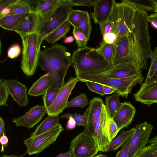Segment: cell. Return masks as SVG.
Listing matches in <instances>:
<instances>
[{
    "instance_id": "1",
    "label": "cell",
    "mask_w": 157,
    "mask_h": 157,
    "mask_svg": "<svg viewBox=\"0 0 157 157\" xmlns=\"http://www.w3.org/2000/svg\"><path fill=\"white\" fill-rule=\"evenodd\" d=\"M147 12L136 10L132 30L129 33L132 62L141 71L147 69L152 54Z\"/></svg>"
},
{
    "instance_id": "2",
    "label": "cell",
    "mask_w": 157,
    "mask_h": 157,
    "mask_svg": "<svg viewBox=\"0 0 157 157\" xmlns=\"http://www.w3.org/2000/svg\"><path fill=\"white\" fill-rule=\"evenodd\" d=\"M71 54L67 47L57 43L41 51L38 65L53 78L52 87L60 88L64 84V78L72 64Z\"/></svg>"
},
{
    "instance_id": "3",
    "label": "cell",
    "mask_w": 157,
    "mask_h": 157,
    "mask_svg": "<svg viewBox=\"0 0 157 157\" xmlns=\"http://www.w3.org/2000/svg\"><path fill=\"white\" fill-rule=\"evenodd\" d=\"M71 60L76 76L100 75L114 67L97 49L87 46L74 51Z\"/></svg>"
},
{
    "instance_id": "4",
    "label": "cell",
    "mask_w": 157,
    "mask_h": 157,
    "mask_svg": "<svg viewBox=\"0 0 157 157\" xmlns=\"http://www.w3.org/2000/svg\"><path fill=\"white\" fill-rule=\"evenodd\" d=\"M70 0H61L53 10L42 14H37L36 33L45 38L67 20L72 10Z\"/></svg>"
},
{
    "instance_id": "5",
    "label": "cell",
    "mask_w": 157,
    "mask_h": 157,
    "mask_svg": "<svg viewBox=\"0 0 157 157\" xmlns=\"http://www.w3.org/2000/svg\"><path fill=\"white\" fill-rule=\"evenodd\" d=\"M20 36L23 46L21 68L27 76H30L38 65L40 47L44 38L36 33Z\"/></svg>"
},
{
    "instance_id": "6",
    "label": "cell",
    "mask_w": 157,
    "mask_h": 157,
    "mask_svg": "<svg viewBox=\"0 0 157 157\" xmlns=\"http://www.w3.org/2000/svg\"><path fill=\"white\" fill-rule=\"evenodd\" d=\"M76 76L81 82L91 81L116 89L117 94L126 98L133 87L137 84L142 83L144 78L142 75L121 78H110L98 75H78Z\"/></svg>"
},
{
    "instance_id": "7",
    "label": "cell",
    "mask_w": 157,
    "mask_h": 157,
    "mask_svg": "<svg viewBox=\"0 0 157 157\" xmlns=\"http://www.w3.org/2000/svg\"><path fill=\"white\" fill-rule=\"evenodd\" d=\"M136 11L133 7L126 3L115 2L109 18L113 25V33L119 36L131 32Z\"/></svg>"
},
{
    "instance_id": "8",
    "label": "cell",
    "mask_w": 157,
    "mask_h": 157,
    "mask_svg": "<svg viewBox=\"0 0 157 157\" xmlns=\"http://www.w3.org/2000/svg\"><path fill=\"white\" fill-rule=\"evenodd\" d=\"M64 130L59 123L46 132L27 138L24 143L27 147V153L32 155L42 152L54 143Z\"/></svg>"
},
{
    "instance_id": "9",
    "label": "cell",
    "mask_w": 157,
    "mask_h": 157,
    "mask_svg": "<svg viewBox=\"0 0 157 157\" xmlns=\"http://www.w3.org/2000/svg\"><path fill=\"white\" fill-rule=\"evenodd\" d=\"M69 148L73 157H93L99 151L94 139L83 131L72 140Z\"/></svg>"
},
{
    "instance_id": "10",
    "label": "cell",
    "mask_w": 157,
    "mask_h": 157,
    "mask_svg": "<svg viewBox=\"0 0 157 157\" xmlns=\"http://www.w3.org/2000/svg\"><path fill=\"white\" fill-rule=\"evenodd\" d=\"M110 118L104 105L101 114L96 122L94 138L99 151L103 152H108L109 147L112 140L109 130Z\"/></svg>"
},
{
    "instance_id": "11",
    "label": "cell",
    "mask_w": 157,
    "mask_h": 157,
    "mask_svg": "<svg viewBox=\"0 0 157 157\" xmlns=\"http://www.w3.org/2000/svg\"><path fill=\"white\" fill-rule=\"evenodd\" d=\"M134 128L135 132L132 137L128 157H135L146 146L154 127L152 125L145 121Z\"/></svg>"
},
{
    "instance_id": "12",
    "label": "cell",
    "mask_w": 157,
    "mask_h": 157,
    "mask_svg": "<svg viewBox=\"0 0 157 157\" xmlns=\"http://www.w3.org/2000/svg\"><path fill=\"white\" fill-rule=\"evenodd\" d=\"M79 81L77 77H71L64 83L53 102L47 110V113L48 116H58L66 108L69 96L76 84Z\"/></svg>"
},
{
    "instance_id": "13",
    "label": "cell",
    "mask_w": 157,
    "mask_h": 157,
    "mask_svg": "<svg viewBox=\"0 0 157 157\" xmlns=\"http://www.w3.org/2000/svg\"><path fill=\"white\" fill-rule=\"evenodd\" d=\"M126 62H131V51L129 33L118 36L114 43L113 65V66Z\"/></svg>"
},
{
    "instance_id": "14",
    "label": "cell",
    "mask_w": 157,
    "mask_h": 157,
    "mask_svg": "<svg viewBox=\"0 0 157 157\" xmlns=\"http://www.w3.org/2000/svg\"><path fill=\"white\" fill-rule=\"evenodd\" d=\"M104 105L101 98L94 97L90 101L89 106L86 109L87 122L83 132L93 138L96 122L101 114Z\"/></svg>"
},
{
    "instance_id": "15",
    "label": "cell",
    "mask_w": 157,
    "mask_h": 157,
    "mask_svg": "<svg viewBox=\"0 0 157 157\" xmlns=\"http://www.w3.org/2000/svg\"><path fill=\"white\" fill-rule=\"evenodd\" d=\"M47 113L44 106L37 105L30 109L23 116L12 119L16 126H22L31 129L36 125Z\"/></svg>"
},
{
    "instance_id": "16",
    "label": "cell",
    "mask_w": 157,
    "mask_h": 157,
    "mask_svg": "<svg viewBox=\"0 0 157 157\" xmlns=\"http://www.w3.org/2000/svg\"><path fill=\"white\" fill-rule=\"evenodd\" d=\"M135 100L150 105L157 103V78L142 84L139 90L133 96Z\"/></svg>"
},
{
    "instance_id": "17",
    "label": "cell",
    "mask_w": 157,
    "mask_h": 157,
    "mask_svg": "<svg viewBox=\"0 0 157 157\" xmlns=\"http://www.w3.org/2000/svg\"><path fill=\"white\" fill-rule=\"evenodd\" d=\"M141 70L131 62H126L114 66L110 70L100 75L105 77L121 78L142 75Z\"/></svg>"
},
{
    "instance_id": "18",
    "label": "cell",
    "mask_w": 157,
    "mask_h": 157,
    "mask_svg": "<svg viewBox=\"0 0 157 157\" xmlns=\"http://www.w3.org/2000/svg\"><path fill=\"white\" fill-rule=\"evenodd\" d=\"M115 2L114 0H98L94 6L93 12L90 13L95 24L100 25L108 21Z\"/></svg>"
},
{
    "instance_id": "19",
    "label": "cell",
    "mask_w": 157,
    "mask_h": 157,
    "mask_svg": "<svg viewBox=\"0 0 157 157\" xmlns=\"http://www.w3.org/2000/svg\"><path fill=\"white\" fill-rule=\"evenodd\" d=\"M9 94L14 100L21 107H26L28 103L27 96V88L25 84L17 80L4 79Z\"/></svg>"
},
{
    "instance_id": "20",
    "label": "cell",
    "mask_w": 157,
    "mask_h": 157,
    "mask_svg": "<svg viewBox=\"0 0 157 157\" xmlns=\"http://www.w3.org/2000/svg\"><path fill=\"white\" fill-rule=\"evenodd\" d=\"M136 111L135 108L130 102L125 101L122 103L121 107L112 118L120 130L131 124Z\"/></svg>"
},
{
    "instance_id": "21",
    "label": "cell",
    "mask_w": 157,
    "mask_h": 157,
    "mask_svg": "<svg viewBox=\"0 0 157 157\" xmlns=\"http://www.w3.org/2000/svg\"><path fill=\"white\" fill-rule=\"evenodd\" d=\"M53 78L47 72L40 78L32 85L28 91V94L35 97L44 95L52 86Z\"/></svg>"
},
{
    "instance_id": "22",
    "label": "cell",
    "mask_w": 157,
    "mask_h": 157,
    "mask_svg": "<svg viewBox=\"0 0 157 157\" xmlns=\"http://www.w3.org/2000/svg\"><path fill=\"white\" fill-rule=\"evenodd\" d=\"M37 22V14L34 12L31 13L12 31L17 33L20 36L36 33Z\"/></svg>"
},
{
    "instance_id": "23",
    "label": "cell",
    "mask_w": 157,
    "mask_h": 157,
    "mask_svg": "<svg viewBox=\"0 0 157 157\" xmlns=\"http://www.w3.org/2000/svg\"><path fill=\"white\" fill-rule=\"evenodd\" d=\"M30 13L8 15L0 17V26L5 29L12 31Z\"/></svg>"
},
{
    "instance_id": "24",
    "label": "cell",
    "mask_w": 157,
    "mask_h": 157,
    "mask_svg": "<svg viewBox=\"0 0 157 157\" xmlns=\"http://www.w3.org/2000/svg\"><path fill=\"white\" fill-rule=\"evenodd\" d=\"M133 7L136 10L143 11H155L157 0H122Z\"/></svg>"
},
{
    "instance_id": "25",
    "label": "cell",
    "mask_w": 157,
    "mask_h": 157,
    "mask_svg": "<svg viewBox=\"0 0 157 157\" xmlns=\"http://www.w3.org/2000/svg\"><path fill=\"white\" fill-rule=\"evenodd\" d=\"M70 29V23L66 21L45 38L48 43L53 44L62 38H65Z\"/></svg>"
},
{
    "instance_id": "26",
    "label": "cell",
    "mask_w": 157,
    "mask_h": 157,
    "mask_svg": "<svg viewBox=\"0 0 157 157\" xmlns=\"http://www.w3.org/2000/svg\"><path fill=\"white\" fill-rule=\"evenodd\" d=\"M7 8L10 9L9 15L30 13L34 12L27 0H13Z\"/></svg>"
},
{
    "instance_id": "27",
    "label": "cell",
    "mask_w": 157,
    "mask_h": 157,
    "mask_svg": "<svg viewBox=\"0 0 157 157\" xmlns=\"http://www.w3.org/2000/svg\"><path fill=\"white\" fill-rule=\"evenodd\" d=\"M58 116H49L36 127L35 131L31 133L30 137L44 133L59 124Z\"/></svg>"
},
{
    "instance_id": "28",
    "label": "cell",
    "mask_w": 157,
    "mask_h": 157,
    "mask_svg": "<svg viewBox=\"0 0 157 157\" xmlns=\"http://www.w3.org/2000/svg\"><path fill=\"white\" fill-rule=\"evenodd\" d=\"M134 128L125 131L123 129L120 135L112 140L108 149V151H113L123 146L125 143L134 134Z\"/></svg>"
},
{
    "instance_id": "29",
    "label": "cell",
    "mask_w": 157,
    "mask_h": 157,
    "mask_svg": "<svg viewBox=\"0 0 157 157\" xmlns=\"http://www.w3.org/2000/svg\"><path fill=\"white\" fill-rule=\"evenodd\" d=\"M119 96L117 94L106 97L105 105L111 118L113 117L122 105V103L120 101Z\"/></svg>"
},
{
    "instance_id": "30",
    "label": "cell",
    "mask_w": 157,
    "mask_h": 157,
    "mask_svg": "<svg viewBox=\"0 0 157 157\" xmlns=\"http://www.w3.org/2000/svg\"><path fill=\"white\" fill-rule=\"evenodd\" d=\"M61 0H44L38 1L34 11L37 14H42L55 9Z\"/></svg>"
},
{
    "instance_id": "31",
    "label": "cell",
    "mask_w": 157,
    "mask_h": 157,
    "mask_svg": "<svg viewBox=\"0 0 157 157\" xmlns=\"http://www.w3.org/2000/svg\"><path fill=\"white\" fill-rule=\"evenodd\" d=\"M73 27L81 31L88 40L92 30V26L90 16L87 11H85L83 16L79 23Z\"/></svg>"
},
{
    "instance_id": "32",
    "label": "cell",
    "mask_w": 157,
    "mask_h": 157,
    "mask_svg": "<svg viewBox=\"0 0 157 157\" xmlns=\"http://www.w3.org/2000/svg\"><path fill=\"white\" fill-rule=\"evenodd\" d=\"M114 48V44H108L102 40L100 43L99 47L96 49L102 55L108 62L112 64Z\"/></svg>"
},
{
    "instance_id": "33",
    "label": "cell",
    "mask_w": 157,
    "mask_h": 157,
    "mask_svg": "<svg viewBox=\"0 0 157 157\" xmlns=\"http://www.w3.org/2000/svg\"><path fill=\"white\" fill-rule=\"evenodd\" d=\"M150 66L144 82L157 78V47L152 52Z\"/></svg>"
},
{
    "instance_id": "34",
    "label": "cell",
    "mask_w": 157,
    "mask_h": 157,
    "mask_svg": "<svg viewBox=\"0 0 157 157\" xmlns=\"http://www.w3.org/2000/svg\"><path fill=\"white\" fill-rule=\"evenodd\" d=\"M88 104L89 101L86 94L81 93L68 101L66 108L73 107L83 108Z\"/></svg>"
},
{
    "instance_id": "35",
    "label": "cell",
    "mask_w": 157,
    "mask_h": 157,
    "mask_svg": "<svg viewBox=\"0 0 157 157\" xmlns=\"http://www.w3.org/2000/svg\"><path fill=\"white\" fill-rule=\"evenodd\" d=\"M60 88L51 87L49 89L44 95L42 97L43 106L47 110L49 108L53 102L59 91Z\"/></svg>"
},
{
    "instance_id": "36",
    "label": "cell",
    "mask_w": 157,
    "mask_h": 157,
    "mask_svg": "<svg viewBox=\"0 0 157 157\" xmlns=\"http://www.w3.org/2000/svg\"><path fill=\"white\" fill-rule=\"evenodd\" d=\"M62 118H69L72 117L75 121L76 125L78 126H85L87 122V113L86 110L85 111L82 115L80 114H77L76 113L75 114H71L67 113L60 116Z\"/></svg>"
},
{
    "instance_id": "37",
    "label": "cell",
    "mask_w": 157,
    "mask_h": 157,
    "mask_svg": "<svg viewBox=\"0 0 157 157\" xmlns=\"http://www.w3.org/2000/svg\"><path fill=\"white\" fill-rule=\"evenodd\" d=\"M84 13V11L79 10H72L69 13L67 21L74 27L80 21Z\"/></svg>"
},
{
    "instance_id": "38",
    "label": "cell",
    "mask_w": 157,
    "mask_h": 157,
    "mask_svg": "<svg viewBox=\"0 0 157 157\" xmlns=\"http://www.w3.org/2000/svg\"><path fill=\"white\" fill-rule=\"evenodd\" d=\"M73 34L78 48L86 46L88 40L84 34L78 29L73 27Z\"/></svg>"
},
{
    "instance_id": "39",
    "label": "cell",
    "mask_w": 157,
    "mask_h": 157,
    "mask_svg": "<svg viewBox=\"0 0 157 157\" xmlns=\"http://www.w3.org/2000/svg\"><path fill=\"white\" fill-rule=\"evenodd\" d=\"M9 92L4 81L2 79H0V106L3 105L7 106L6 103L8 100Z\"/></svg>"
},
{
    "instance_id": "40",
    "label": "cell",
    "mask_w": 157,
    "mask_h": 157,
    "mask_svg": "<svg viewBox=\"0 0 157 157\" xmlns=\"http://www.w3.org/2000/svg\"><path fill=\"white\" fill-rule=\"evenodd\" d=\"M135 157H157V151L149 145L142 149Z\"/></svg>"
},
{
    "instance_id": "41",
    "label": "cell",
    "mask_w": 157,
    "mask_h": 157,
    "mask_svg": "<svg viewBox=\"0 0 157 157\" xmlns=\"http://www.w3.org/2000/svg\"><path fill=\"white\" fill-rule=\"evenodd\" d=\"M84 82H85L88 88L91 91L98 93L102 96L105 95L103 90L102 85L89 81H85Z\"/></svg>"
},
{
    "instance_id": "42",
    "label": "cell",
    "mask_w": 157,
    "mask_h": 157,
    "mask_svg": "<svg viewBox=\"0 0 157 157\" xmlns=\"http://www.w3.org/2000/svg\"><path fill=\"white\" fill-rule=\"evenodd\" d=\"M132 136L122 146L121 148L116 154L115 157H128L130 147Z\"/></svg>"
},
{
    "instance_id": "43",
    "label": "cell",
    "mask_w": 157,
    "mask_h": 157,
    "mask_svg": "<svg viewBox=\"0 0 157 157\" xmlns=\"http://www.w3.org/2000/svg\"><path fill=\"white\" fill-rule=\"evenodd\" d=\"M98 0H70L71 6H84L91 7L94 6Z\"/></svg>"
},
{
    "instance_id": "44",
    "label": "cell",
    "mask_w": 157,
    "mask_h": 157,
    "mask_svg": "<svg viewBox=\"0 0 157 157\" xmlns=\"http://www.w3.org/2000/svg\"><path fill=\"white\" fill-rule=\"evenodd\" d=\"M21 52V48L18 44H15L8 49L7 51L8 58L13 59L17 58Z\"/></svg>"
},
{
    "instance_id": "45",
    "label": "cell",
    "mask_w": 157,
    "mask_h": 157,
    "mask_svg": "<svg viewBox=\"0 0 157 157\" xmlns=\"http://www.w3.org/2000/svg\"><path fill=\"white\" fill-rule=\"evenodd\" d=\"M101 33L103 36L104 34L113 32V25L111 21L108 19L105 22L99 25Z\"/></svg>"
},
{
    "instance_id": "46",
    "label": "cell",
    "mask_w": 157,
    "mask_h": 157,
    "mask_svg": "<svg viewBox=\"0 0 157 157\" xmlns=\"http://www.w3.org/2000/svg\"><path fill=\"white\" fill-rule=\"evenodd\" d=\"M109 130L110 136L113 140L120 131L115 122L110 118L109 123Z\"/></svg>"
},
{
    "instance_id": "47",
    "label": "cell",
    "mask_w": 157,
    "mask_h": 157,
    "mask_svg": "<svg viewBox=\"0 0 157 157\" xmlns=\"http://www.w3.org/2000/svg\"><path fill=\"white\" fill-rule=\"evenodd\" d=\"M117 37L116 34L111 32L103 35L102 40L106 44H112L115 43Z\"/></svg>"
},
{
    "instance_id": "48",
    "label": "cell",
    "mask_w": 157,
    "mask_h": 157,
    "mask_svg": "<svg viewBox=\"0 0 157 157\" xmlns=\"http://www.w3.org/2000/svg\"><path fill=\"white\" fill-rule=\"evenodd\" d=\"M147 18L148 22L151 23V26L157 29V13L148 15Z\"/></svg>"
},
{
    "instance_id": "49",
    "label": "cell",
    "mask_w": 157,
    "mask_h": 157,
    "mask_svg": "<svg viewBox=\"0 0 157 157\" xmlns=\"http://www.w3.org/2000/svg\"><path fill=\"white\" fill-rule=\"evenodd\" d=\"M69 118L66 125V128L68 130H72L75 128L76 123L72 117H70Z\"/></svg>"
},
{
    "instance_id": "50",
    "label": "cell",
    "mask_w": 157,
    "mask_h": 157,
    "mask_svg": "<svg viewBox=\"0 0 157 157\" xmlns=\"http://www.w3.org/2000/svg\"><path fill=\"white\" fill-rule=\"evenodd\" d=\"M0 143L2 145L1 151L3 152L4 151V147H6L7 146V144L8 139L7 137L5 134L0 137Z\"/></svg>"
},
{
    "instance_id": "51",
    "label": "cell",
    "mask_w": 157,
    "mask_h": 157,
    "mask_svg": "<svg viewBox=\"0 0 157 157\" xmlns=\"http://www.w3.org/2000/svg\"><path fill=\"white\" fill-rule=\"evenodd\" d=\"M102 89L105 95L109 94L116 91V89L111 87L102 85Z\"/></svg>"
},
{
    "instance_id": "52",
    "label": "cell",
    "mask_w": 157,
    "mask_h": 157,
    "mask_svg": "<svg viewBox=\"0 0 157 157\" xmlns=\"http://www.w3.org/2000/svg\"><path fill=\"white\" fill-rule=\"evenodd\" d=\"M13 1V0H0V11H1L3 9L7 7Z\"/></svg>"
},
{
    "instance_id": "53",
    "label": "cell",
    "mask_w": 157,
    "mask_h": 157,
    "mask_svg": "<svg viewBox=\"0 0 157 157\" xmlns=\"http://www.w3.org/2000/svg\"><path fill=\"white\" fill-rule=\"evenodd\" d=\"M149 143V145L151 148L157 151V135L151 139Z\"/></svg>"
},
{
    "instance_id": "54",
    "label": "cell",
    "mask_w": 157,
    "mask_h": 157,
    "mask_svg": "<svg viewBox=\"0 0 157 157\" xmlns=\"http://www.w3.org/2000/svg\"><path fill=\"white\" fill-rule=\"evenodd\" d=\"M5 123L1 117H0V137L5 134Z\"/></svg>"
},
{
    "instance_id": "55",
    "label": "cell",
    "mask_w": 157,
    "mask_h": 157,
    "mask_svg": "<svg viewBox=\"0 0 157 157\" xmlns=\"http://www.w3.org/2000/svg\"><path fill=\"white\" fill-rule=\"evenodd\" d=\"M10 12V9L8 8L3 9L0 11V17H1L9 14Z\"/></svg>"
},
{
    "instance_id": "56",
    "label": "cell",
    "mask_w": 157,
    "mask_h": 157,
    "mask_svg": "<svg viewBox=\"0 0 157 157\" xmlns=\"http://www.w3.org/2000/svg\"><path fill=\"white\" fill-rule=\"evenodd\" d=\"M56 157H73L71 151L69 150L67 152L59 153Z\"/></svg>"
},
{
    "instance_id": "57",
    "label": "cell",
    "mask_w": 157,
    "mask_h": 157,
    "mask_svg": "<svg viewBox=\"0 0 157 157\" xmlns=\"http://www.w3.org/2000/svg\"><path fill=\"white\" fill-rule=\"evenodd\" d=\"M75 39L74 37L72 36H70L66 37L64 38L63 43H71L73 42Z\"/></svg>"
},
{
    "instance_id": "58",
    "label": "cell",
    "mask_w": 157,
    "mask_h": 157,
    "mask_svg": "<svg viewBox=\"0 0 157 157\" xmlns=\"http://www.w3.org/2000/svg\"><path fill=\"white\" fill-rule=\"evenodd\" d=\"M27 153L26 152L25 154L20 156H18L14 155L8 156L6 155H4L2 157H23Z\"/></svg>"
},
{
    "instance_id": "59",
    "label": "cell",
    "mask_w": 157,
    "mask_h": 157,
    "mask_svg": "<svg viewBox=\"0 0 157 157\" xmlns=\"http://www.w3.org/2000/svg\"><path fill=\"white\" fill-rule=\"evenodd\" d=\"M93 157H108L107 155H104L103 154H98L97 155H95Z\"/></svg>"
},
{
    "instance_id": "60",
    "label": "cell",
    "mask_w": 157,
    "mask_h": 157,
    "mask_svg": "<svg viewBox=\"0 0 157 157\" xmlns=\"http://www.w3.org/2000/svg\"><path fill=\"white\" fill-rule=\"evenodd\" d=\"M155 12L157 13V3L156 4V7L155 8V10L154 11Z\"/></svg>"
}]
</instances>
